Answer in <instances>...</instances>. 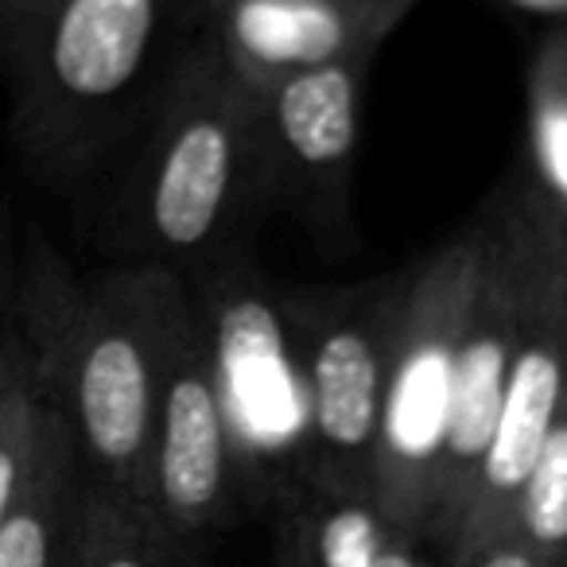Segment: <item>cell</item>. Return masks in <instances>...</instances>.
Here are the masks:
<instances>
[{
	"label": "cell",
	"mask_w": 567,
	"mask_h": 567,
	"mask_svg": "<svg viewBox=\"0 0 567 567\" xmlns=\"http://www.w3.org/2000/svg\"><path fill=\"white\" fill-rule=\"evenodd\" d=\"M389 4H409V9H416L420 0H389Z\"/></svg>",
	"instance_id": "obj_22"
},
{
	"label": "cell",
	"mask_w": 567,
	"mask_h": 567,
	"mask_svg": "<svg viewBox=\"0 0 567 567\" xmlns=\"http://www.w3.org/2000/svg\"><path fill=\"white\" fill-rule=\"evenodd\" d=\"M458 567H544V564L520 540H513V536H497L494 544L478 548L466 564H458Z\"/></svg>",
	"instance_id": "obj_19"
},
{
	"label": "cell",
	"mask_w": 567,
	"mask_h": 567,
	"mask_svg": "<svg viewBox=\"0 0 567 567\" xmlns=\"http://www.w3.org/2000/svg\"><path fill=\"white\" fill-rule=\"evenodd\" d=\"M20 257H24V237L4 206H0V347L9 342L17 327V296H20Z\"/></svg>",
	"instance_id": "obj_18"
},
{
	"label": "cell",
	"mask_w": 567,
	"mask_h": 567,
	"mask_svg": "<svg viewBox=\"0 0 567 567\" xmlns=\"http://www.w3.org/2000/svg\"><path fill=\"white\" fill-rule=\"evenodd\" d=\"M505 536L525 544L544 567H567V396L536 451Z\"/></svg>",
	"instance_id": "obj_17"
},
{
	"label": "cell",
	"mask_w": 567,
	"mask_h": 567,
	"mask_svg": "<svg viewBox=\"0 0 567 567\" xmlns=\"http://www.w3.org/2000/svg\"><path fill=\"white\" fill-rule=\"evenodd\" d=\"M486 4L528 20V24H536L540 32L544 28H564L567 24V0H486Z\"/></svg>",
	"instance_id": "obj_20"
},
{
	"label": "cell",
	"mask_w": 567,
	"mask_h": 567,
	"mask_svg": "<svg viewBox=\"0 0 567 567\" xmlns=\"http://www.w3.org/2000/svg\"><path fill=\"white\" fill-rule=\"evenodd\" d=\"M206 0H0L9 136L35 183L82 195L110 164Z\"/></svg>",
	"instance_id": "obj_3"
},
{
	"label": "cell",
	"mask_w": 567,
	"mask_h": 567,
	"mask_svg": "<svg viewBox=\"0 0 567 567\" xmlns=\"http://www.w3.org/2000/svg\"><path fill=\"white\" fill-rule=\"evenodd\" d=\"M86 489L90 474L55 412L32 486L0 525V567H71Z\"/></svg>",
	"instance_id": "obj_13"
},
{
	"label": "cell",
	"mask_w": 567,
	"mask_h": 567,
	"mask_svg": "<svg viewBox=\"0 0 567 567\" xmlns=\"http://www.w3.org/2000/svg\"><path fill=\"white\" fill-rule=\"evenodd\" d=\"M187 319V276L175 268L110 260L79 272L48 237H24L17 331L97 486L141 497L156 401Z\"/></svg>",
	"instance_id": "obj_2"
},
{
	"label": "cell",
	"mask_w": 567,
	"mask_h": 567,
	"mask_svg": "<svg viewBox=\"0 0 567 567\" xmlns=\"http://www.w3.org/2000/svg\"><path fill=\"white\" fill-rule=\"evenodd\" d=\"M51 420L55 409L43 393L32 350L12 327L9 342L0 347V525L32 486Z\"/></svg>",
	"instance_id": "obj_16"
},
{
	"label": "cell",
	"mask_w": 567,
	"mask_h": 567,
	"mask_svg": "<svg viewBox=\"0 0 567 567\" xmlns=\"http://www.w3.org/2000/svg\"><path fill=\"white\" fill-rule=\"evenodd\" d=\"M82 195L97 198L94 234L110 260L190 276L252 249V226L272 210L265 117L203 32Z\"/></svg>",
	"instance_id": "obj_1"
},
{
	"label": "cell",
	"mask_w": 567,
	"mask_h": 567,
	"mask_svg": "<svg viewBox=\"0 0 567 567\" xmlns=\"http://www.w3.org/2000/svg\"><path fill=\"white\" fill-rule=\"evenodd\" d=\"M478 260V221L412 260L389 358L373 458V497L401 533L427 544L443 435L455 389L458 334Z\"/></svg>",
	"instance_id": "obj_5"
},
{
	"label": "cell",
	"mask_w": 567,
	"mask_h": 567,
	"mask_svg": "<svg viewBox=\"0 0 567 567\" xmlns=\"http://www.w3.org/2000/svg\"><path fill=\"white\" fill-rule=\"evenodd\" d=\"M71 567H206V548L167 528L141 497L90 478Z\"/></svg>",
	"instance_id": "obj_15"
},
{
	"label": "cell",
	"mask_w": 567,
	"mask_h": 567,
	"mask_svg": "<svg viewBox=\"0 0 567 567\" xmlns=\"http://www.w3.org/2000/svg\"><path fill=\"white\" fill-rule=\"evenodd\" d=\"M365 74L370 59H347L257 94L272 164V206L292 210L316 237L350 229Z\"/></svg>",
	"instance_id": "obj_10"
},
{
	"label": "cell",
	"mask_w": 567,
	"mask_h": 567,
	"mask_svg": "<svg viewBox=\"0 0 567 567\" xmlns=\"http://www.w3.org/2000/svg\"><path fill=\"white\" fill-rule=\"evenodd\" d=\"M520 179L567 249V24L544 28L525 63Z\"/></svg>",
	"instance_id": "obj_14"
},
{
	"label": "cell",
	"mask_w": 567,
	"mask_h": 567,
	"mask_svg": "<svg viewBox=\"0 0 567 567\" xmlns=\"http://www.w3.org/2000/svg\"><path fill=\"white\" fill-rule=\"evenodd\" d=\"M409 12L389 0H206L198 32L226 71L260 94L347 59L373 63Z\"/></svg>",
	"instance_id": "obj_11"
},
{
	"label": "cell",
	"mask_w": 567,
	"mask_h": 567,
	"mask_svg": "<svg viewBox=\"0 0 567 567\" xmlns=\"http://www.w3.org/2000/svg\"><path fill=\"white\" fill-rule=\"evenodd\" d=\"M393 533L373 494L308 482L276 502V567H373Z\"/></svg>",
	"instance_id": "obj_12"
},
{
	"label": "cell",
	"mask_w": 567,
	"mask_h": 567,
	"mask_svg": "<svg viewBox=\"0 0 567 567\" xmlns=\"http://www.w3.org/2000/svg\"><path fill=\"white\" fill-rule=\"evenodd\" d=\"M187 292L249 489L268 478L280 502L308 486V389L288 288L245 249L190 272Z\"/></svg>",
	"instance_id": "obj_4"
},
{
	"label": "cell",
	"mask_w": 567,
	"mask_h": 567,
	"mask_svg": "<svg viewBox=\"0 0 567 567\" xmlns=\"http://www.w3.org/2000/svg\"><path fill=\"white\" fill-rule=\"evenodd\" d=\"M505 190L525 260L520 339L502 393L494 440L471 482L447 551L440 556L443 567L466 564L478 548L509 533L517 494L567 396V249L520 175H513Z\"/></svg>",
	"instance_id": "obj_6"
},
{
	"label": "cell",
	"mask_w": 567,
	"mask_h": 567,
	"mask_svg": "<svg viewBox=\"0 0 567 567\" xmlns=\"http://www.w3.org/2000/svg\"><path fill=\"white\" fill-rule=\"evenodd\" d=\"M474 221H478V260H474L471 300H466L463 334H458L451 416L440 474H435L432 525H427V548L435 564L447 551L471 482L494 440L502 393L520 339V311H525V260H520V234L509 190H497Z\"/></svg>",
	"instance_id": "obj_8"
},
{
	"label": "cell",
	"mask_w": 567,
	"mask_h": 567,
	"mask_svg": "<svg viewBox=\"0 0 567 567\" xmlns=\"http://www.w3.org/2000/svg\"><path fill=\"white\" fill-rule=\"evenodd\" d=\"M245 494L249 478L241 451L221 409L190 308L156 401L141 502L167 528L198 548H210L214 536L237 517Z\"/></svg>",
	"instance_id": "obj_9"
},
{
	"label": "cell",
	"mask_w": 567,
	"mask_h": 567,
	"mask_svg": "<svg viewBox=\"0 0 567 567\" xmlns=\"http://www.w3.org/2000/svg\"><path fill=\"white\" fill-rule=\"evenodd\" d=\"M432 548H427L424 540H416V536L401 533L396 528L393 536H389L385 551H381V559L373 567H432Z\"/></svg>",
	"instance_id": "obj_21"
},
{
	"label": "cell",
	"mask_w": 567,
	"mask_h": 567,
	"mask_svg": "<svg viewBox=\"0 0 567 567\" xmlns=\"http://www.w3.org/2000/svg\"><path fill=\"white\" fill-rule=\"evenodd\" d=\"M409 268L362 284L288 288L303 389H308V482L373 494L381 404Z\"/></svg>",
	"instance_id": "obj_7"
}]
</instances>
